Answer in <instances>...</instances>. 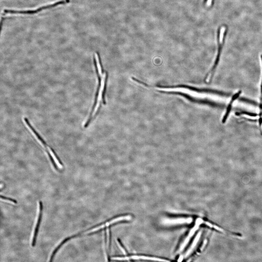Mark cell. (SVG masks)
Returning <instances> with one entry per match:
<instances>
[{
	"instance_id": "3",
	"label": "cell",
	"mask_w": 262,
	"mask_h": 262,
	"mask_svg": "<svg viewBox=\"0 0 262 262\" xmlns=\"http://www.w3.org/2000/svg\"><path fill=\"white\" fill-rule=\"evenodd\" d=\"M112 259L116 260H148L157 261H166L164 260L158 258L146 256L143 255H131L125 257H112Z\"/></svg>"
},
{
	"instance_id": "6",
	"label": "cell",
	"mask_w": 262,
	"mask_h": 262,
	"mask_svg": "<svg viewBox=\"0 0 262 262\" xmlns=\"http://www.w3.org/2000/svg\"><path fill=\"white\" fill-rule=\"evenodd\" d=\"M241 93V91H240L238 92L237 93L234 95L233 97H232L231 102H230L229 105H228L227 111H226L225 115L223 117L222 121L223 123H225L226 120H227L228 116L229 115V113L230 112V111H231L232 109V103H233L234 100H236V99L238 98Z\"/></svg>"
},
{
	"instance_id": "9",
	"label": "cell",
	"mask_w": 262,
	"mask_h": 262,
	"mask_svg": "<svg viewBox=\"0 0 262 262\" xmlns=\"http://www.w3.org/2000/svg\"><path fill=\"white\" fill-rule=\"evenodd\" d=\"M117 242L118 245L119 246V247H120V249H121V250L122 251V252L124 253V255H126L127 254V251L125 249V248H124V247L123 246V245H122V244L121 242L120 241V240H118Z\"/></svg>"
},
{
	"instance_id": "10",
	"label": "cell",
	"mask_w": 262,
	"mask_h": 262,
	"mask_svg": "<svg viewBox=\"0 0 262 262\" xmlns=\"http://www.w3.org/2000/svg\"><path fill=\"white\" fill-rule=\"evenodd\" d=\"M261 60H262V55H261ZM261 104H262L261 105H262V83H261Z\"/></svg>"
},
{
	"instance_id": "4",
	"label": "cell",
	"mask_w": 262,
	"mask_h": 262,
	"mask_svg": "<svg viewBox=\"0 0 262 262\" xmlns=\"http://www.w3.org/2000/svg\"><path fill=\"white\" fill-rule=\"evenodd\" d=\"M39 216L38 218L36 225L35 226L32 242L31 244V246L33 247L35 246L36 244L38 234V233L40 224H41L42 220V214H43V203L41 201H40L39 202Z\"/></svg>"
},
{
	"instance_id": "2",
	"label": "cell",
	"mask_w": 262,
	"mask_h": 262,
	"mask_svg": "<svg viewBox=\"0 0 262 262\" xmlns=\"http://www.w3.org/2000/svg\"><path fill=\"white\" fill-rule=\"evenodd\" d=\"M226 29V27L223 26L221 27L220 29V32H219V50L218 52L216 60H215V64L214 66H213V68L212 69V70H211L210 73H209V75L212 76V77L213 73H214L215 69L216 68L218 63L219 61V58H220L221 52V51L222 48L223 47V40L224 37L225 36Z\"/></svg>"
},
{
	"instance_id": "5",
	"label": "cell",
	"mask_w": 262,
	"mask_h": 262,
	"mask_svg": "<svg viewBox=\"0 0 262 262\" xmlns=\"http://www.w3.org/2000/svg\"><path fill=\"white\" fill-rule=\"evenodd\" d=\"M24 121L25 122V123L27 124V126L29 127V129H30V130L32 131V132L34 133L35 135V136H36L37 138L38 139H39V140L40 141H41V142L42 143V144L44 145V146L46 148V151L47 152V155H49L50 153H49V151L47 150V144L46 143L45 141L43 140V138H42V137L40 136V135L37 132L36 130L32 126H31L30 123L29 122V120L26 117H25L24 118Z\"/></svg>"
},
{
	"instance_id": "1",
	"label": "cell",
	"mask_w": 262,
	"mask_h": 262,
	"mask_svg": "<svg viewBox=\"0 0 262 262\" xmlns=\"http://www.w3.org/2000/svg\"><path fill=\"white\" fill-rule=\"evenodd\" d=\"M70 0H62L56 2L53 4H50L45 6H42L37 9L27 10H13L5 9L4 10V12L5 14H34L45 10L56 7L60 5H65L70 2Z\"/></svg>"
},
{
	"instance_id": "8",
	"label": "cell",
	"mask_w": 262,
	"mask_h": 262,
	"mask_svg": "<svg viewBox=\"0 0 262 262\" xmlns=\"http://www.w3.org/2000/svg\"><path fill=\"white\" fill-rule=\"evenodd\" d=\"M50 149L51 150V151H52L53 154V155L55 156V157L56 158V160H57V161L61 165H63V164L62 161H61V160L60 159V158H59L58 156H57V154L56 153V152H55V151H54V150L53 149L52 147H50Z\"/></svg>"
},
{
	"instance_id": "7",
	"label": "cell",
	"mask_w": 262,
	"mask_h": 262,
	"mask_svg": "<svg viewBox=\"0 0 262 262\" xmlns=\"http://www.w3.org/2000/svg\"><path fill=\"white\" fill-rule=\"evenodd\" d=\"M1 197L2 199L9 201L13 202L15 204H17L18 202L16 200L13 199V198H11L7 197V196L1 195Z\"/></svg>"
}]
</instances>
